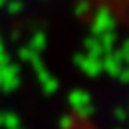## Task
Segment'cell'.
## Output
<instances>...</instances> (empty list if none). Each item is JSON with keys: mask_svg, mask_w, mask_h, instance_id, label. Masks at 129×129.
<instances>
[{"mask_svg": "<svg viewBox=\"0 0 129 129\" xmlns=\"http://www.w3.org/2000/svg\"><path fill=\"white\" fill-rule=\"evenodd\" d=\"M114 27H116V20H114L112 12L109 9H106V7H101L96 12L94 19H92V24H91L92 35H102L106 32H112Z\"/></svg>", "mask_w": 129, "mask_h": 129, "instance_id": "6da1fadb", "label": "cell"}, {"mask_svg": "<svg viewBox=\"0 0 129 129\" xmlns=\"http://www.w3.org/2000/svg\"><path fill=\"white\" fill-rule=\"evenodd\" d=\"M72 107L79 116L82 117H89V116L94 112V106H92V97L87 91H74L69 97Z\"/></svg>", "mask_w": 129, "mask_h": 129, "instance_id": "7a4b0ae2", "label": "cell"}, {"mask_svg": "<svg viewBox=\"0 0 129 129\" xmlns=\"http://www.w3.org/2000/svg\"><path fill=\"white\" fill-rule=\"evenodd\" d=\"M76 64L89 77H97L102 74V57H96V55L84 52L82 55L76 57Z\"/></svg>", "mask_w": 129, "mask_h": 129, "instance_id": "3957f363", "label": "cell"}, {"mask_svg": "<svg viewBox=\"0 0 129 129\" xmlns=\"http://www.w3.org/2000/svg\"><path fill=\"white\" fill-rule=\"evenodd\" d=\"M124 66L126 62L117 54V50H112V52H107L102 55V72H106L111 77H117Z\"/></svg>", "mask_w": 129, "mask_h": 129, "instance_id": "277c9868", "label": "cell"}, {"mask_svg": "<svg viewBox=\"0 0 129 129\" xmlns=\"http://www.w3.org/2000/svg\"><path fill=\"white\" fill-rule=\"evenodd\" d=\"M84 50H86V54H91V55H96V57L104 55V49H102L99 39L96 35H91L84 40Z\"/></svg>", "mask_w": 129, "mask_h": 129, "instance_id": "5b68a950", "label": "cell"}, {"mask_svg": "<svg viewBox=\"0 0 129 129\" xmlns=\"http://www.w3.org/2000/svg\"><path fill=\"white\" fill-rule=\"evenodd\" d=\"M96 37L99 39L101 45L104 49V54L114 50V47H116V32L114 30H112V32H106V34H102V35H96Z\"/></svg>", "mask_w": 129, "mask_h": 129, "instance_id": "8992f818", "label": "cell"}, {"mask_svg": "<svg viewBox=\"0 0 129 129\" xmlns=\"http://www.w3.org/2000/svg\"><path fill=\"white\" fill-rule=\"evenodd\" d=\"M89 7H91V4H89V0H82V2H79V4H77V9H76L77 15H79V17H82V15H86L87 12H89Z\"/></svg>", "mask_w": 129, "mask_h": 129, "instance_id": "52a82bcc", "label": "cell"}, {"mask_svg": "<svg viewBox=\"0 0 129 129\" xmlns=\"http://www.w3.org/2000/svg\"><path fill=\"white\" fill-rule=\"evenodd\" d=\"M117 79H119L121 82H124V84H129V64H126V66L122 67V71H121V74L117 76Z\"/></svg>", "mask_w": 129, "mask_h": 129, "instance_id": "ba28073f", "label": "cell"}, {"mask_svg": "<svg viewBox=\"0 0 129 129\" xmlns=\"http://www.w3.org/2000/svg\"><path fill=\"white\" fill-rule=\"evenodd\" d=\"M72 122H74V119H72V116H64L62 121H60V129H69L72 126Z\"/></svg>", "mask_w": 129, "mask_h": 129, "instance_id": "9c48e42d", "label": "cell"}, {"mask_svg": "<svg viewBox=\"0 0 129 129\" xmlns=\"http://www.w3.org/2000/svg\"><path fill=\"white\" fill-rule=\"evenodd\" d=\"M114 112H116V119H121V121H124L126 119V114H127V111H126V109H121V107H117Z\"/></svg>", "mask_w": 129, "mask_h": 129, "instance_id": "30bf717a", "label": "cell"}, {"mask_svg": "<svg viewBox=\"0 0 129 129\" xmlns=\"http://www.w3.org/2000/svg\"><path fill=\"white\" fill-rule=\"evenodd\" d=\"M116 129H122V127H116Z\"/></svg>", "mask_w": 129, "mask_h": 129, "instance_id": "8fae6325", "label": "cell"}]
</instances>
